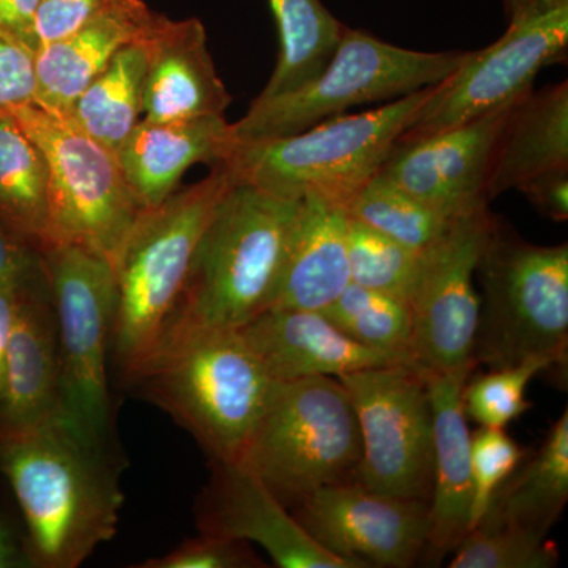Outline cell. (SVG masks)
I'll return each mask as SVG.
<instances>
[{
	"mask_svg": "<svg viewBox=\"0 0 568 568\" xmlns=\"http://www.w3.org/2000/svg\"><path fill=\"white\" fill-rule=\"evenodd\" d=\"M0 474L24 518L37 568H77L118 534L119 459L61 407L32 417L0 413Z\"/></svg>",
	"mask_w": 568,
	"mask_h": 568,
	"instance_id": "1",
	"label": "cell"
},
{
	"mask_svg": "<svg viewBox=\"0 0 568 568\" xmlns=\"http://www.w3.org/2000/svg\"><path fill=\"white\" fill-rule=\"evenodd\" d=\"M301 201L231 183L197 242L156 347L194 332L239 331L271 306Z\"/></svg>",
	"mask_w": 568,
	"mask_h": 568,
	"instance_id": "2",
	"label": "cell"
},
{
	"mask_svg": "<svg viewBox=\"0 0 568 568\" xmlns=\"http://www.w3.org/2000/svg\"><path fill=\"white\" fill-rule=\"evenodd\" d=\"M125 386L174 418L211 462L237 463L275 381L239 331L160 345Z\"/></svg>",
	"mask_w": 568,
	"mask_h": 568,
	"instance_id": "3",
	"label": "cell"
},
{
	"mask_svg": "<svg viewBox=\"0 0 568 568\" xmlns=\"http://www.w3.org/2000/svg\"><path fill=\"white\" fill-rule=\"evenodd\" d=\"M439 84L376 110L336 115L290 136L241 142L223 164L233 182L284 200L316 193L347 205L379 173L402 134L433 102Z\"/></svg>",
	"mask_w": 568,
	"mask_h": 568,
	"instance_id": "4",
	"label": "cell"
},
{
	"mask_svg": "<svg viewBox=\"0 0 568 568\" xmlns=\"http://www.w3.org/2000/svg\"><path fill=\"white\" fill-rule=\"evenodd\" d=\"M233 179L224 164L203 181L145 209L115 264L118 306L111 358L122 381L159 345L189 276L197 242Z\"/></svg>",
	"mask_w": 568,
	"mask_h": 568,
	"instance_id": "5",
	"label": "cell"
},
{
	"mask_svg": "<svg viewBox=\"0 0 568 568\" xmlns=\"http://www.w3.org/2000/svg\"><path fill=\"white\" fill-rule=\"evenodd\" d=\"M484 298L476 364L489 369L521 362L566 368L568 245H536L508 233L495 216L477 264Z\"/></svg>",
	"mask_w": 568,
	"mask_h": 568,
	"instance_id": "6",
	"label": "cell"
},
{
	"mask_svg": "<svg viewBox=\"0 0 568 568\" xmlns=\"http://www.w3.org/2000/svg\"><path fill=\"white\" fill-rule=\"evenodd\" d=\"M362 458L353 402L336 377L274 383L239 465L286 506L317 489L355 480Z\"/></svg>",
	"mask_w": 568,
	"mask_h": 568,
	"instance_id": "7",
	"label": "cell"
},
{
	"mask_svg": "<svg viewBox=\"0 0 568 568\" xmlns=\"http://www.w3.org/2000/svg\"><path fill=\"white\" fill-rule=\"evenodd\" d=\"M467 55L405 50L345 28L315 80L282 95L254 100L244 118L233 123L235 138L241 144L290 136L358 104L402 99L447 80Z\"/></svg>",
	"mask_w": 568,
	"mask_h": 568,
	"instance_id": "8",
	"label": "cell"
},
{
	"mask_svg": "<svg viewBox=\"0 0 568 568\" xmlns=\"http://www.w3.org/2000/svg\"><path fill=\"white\" fill-rule=\"evenodd\" d=\"M11 114L39 145L50 168L48 248L80 246L115 267L134 223L145 211L118 155L36 104Z\"/></svg>",
	"mask_w": 568,
	"mask_h": 568,
	"instance_id": "9",
	"label": "cell"
},
{
	"mask_svg": "<svg viewBox=\"0 0 568 568\" xmlns=\"http://www.w3.org/2000/svg\"><path fill=\"white\" fill-rule=\"evenodd\" d=\"M59 338V406L85 435L111 444L108 361L118 282L103 257L73 245L41 252Z\"/></svg>",
	"mask_w": 568,
	"mask_h": 568,
	"instance_id": "10",
	"label": "cell"
},
{
	"mask_svg": "<svg viewBox=\"0 0 568 568\" xmlns=\"http://www.w3.org/2000/svg\"><path fill=\"white\" fill-rule=\"evenodd\" d=\"M336 379L346 388L361 428L355 480L384 495L429 500L435 436L424 373L413 366H384Z\"/></svg>",
	"mask_w": 568,
	"mask_h": 568,
	"instance_id": "11",
	"label": "cell"
},
{
	"mask_svg": "<svg viewBox=\"0 0 568 568\" xmlns=\"http://www.w3.org/2000/svg\"><path fill=\"white\" fill-rule=\"evenodd\" d=\"M508 29L485 50L469 52L444 80L429 106L398 142L420 140L534 91L545 67L562 61L568 48V2L508 18Z\"/></svg>",
	"mask_w": 568,
	"mask_h": 568,
	"instance_id": "12",
	"label": "cell"
},
{
	"mask_svg": "<svg viewBox=\"0 0 568 568\" xmlns=\"http://www.w3.org/2000/svg\"><path fill=\"white\" fill-rule=\"evenodd\" d=\"M493 222L495 216L488 207L457 216L446 234L422 254L420 274L409 302L413 358L418 372L446 373L476 364L480 297L474 275Z\"/></svg>",
	"mask_w": 568,
	"mask_h": 568,
	"instance_id": "13",
	"label": "cell"
},
{
	"mask_svg": "<svg viewBox=\"0 0 568 568\" xmlns=\"http://www.w3.org/2000/svg\"><path fill=\"white\" fill-rule=\"evenodd\" d=\"M291 511L321 547L361 568L416 566L428 536V500L384 495L357 480L317 489Z\"/></svg>",
	"mask_w": 568,
	"mask_h": 568,
	"instance_id": "14",
	"label": "cell"
},
{
	"mask_svg": "<svg viewBox=\"0 0 568 568\" xmlns=\"http://www.w3.org/2000/svg\"><path fill=\"white\" fill-rule=\"evenodd\" d=\"M518 100L432 136L396 142L377 174L447 219L487 209L493 151Z\"/></svg>",
	"mask_w": 568,
	"mask_h": 568,
	"instance_id": "15",
	"label": "cell"
},
{
	"mask_svg": "<svg viewBox=\"0 0 568 568\" xmlns=\"http://www.w3.org/2000/svg\"><path fill=\"white\" fill-rule=\"evenodd\" d=\"M194 503L201 534L248 541L282 568H361L321 547L260 477L239 463L211 462Z\"/></svg>",
	"mask_w": 568,
	"mask_h": 568,
	"instance_id": "16",
	"label": "cell"
},
{
	"mask_svg": "<svg viewBox=\"0 0 568 568\" xmlns=\"http://www.w3.org/2000/svg\"><path fill=\"white\" fill-rule=\"evenodd\" d=\"M474 366L476 364L446 373H424L432 396L435 436L428 536L420 558L429 567H439L454 555L470 529V432L462 395Z\"/></svg>",
	"mask_w": 568,
	"mask_h": 568,
	"instance_id": "17",
	"label": "cell"
},
{
	"mask_svg": "<svg viewBox=\"0 0 568 568\" xmlns=\"http://www.w3.org/2000/svg\"><path fill=\"white\" fill-rule=\"evenodd\" d=\"M142 43L148 50L142 121L224 115L233 97L216 73L203 22L156 14Z\"/></svg>",
	"mask_w": 568,
	"mask_h": 568,
	"instance_id": "18",
	"label": "cell"
},
{
	"mask_svg": "<svg viewBox=\"0 0 568 568\" xmlns=\"http://www.w3.org/2000/svg\"><path fill=\"white\" fill-rule=\"evenodd\" d=\"M239 332L275 383L409 366L392 355L358 345L321 312L268 308Z\"/></svg>",
	"mask_w": 568,
	"mask_h": 568,
	"instance_id": "19",
	"label": "cell"
},
{
	"mask_svg": "<svg viewBox=\"0 0 568 568\" xmlns=\"http://www.w3.org/2000/svg\"><path fill=\"white\" fill-rule=\"evenodd\" d=\"M156 13L142 0H115L88 22L36 52V106L67 118L84 89L126 44L151 32Z\"/></svg>",
	"mask_w": 568,
	"mask_h": 568,
	"instance_id": "20",
	"label": "cell"
},
{
	"mask_svg": "<svg viewBox=\"0 0 568 568\" xmlns=\"http://www.w3.org/2000/svg\"><path fill=\"white\" fill-rule=\"evenodd\" d=\"M233 123L224 115L141 121L119 149L126 182L145 209L155 207L178 190L193 164H223L237 148Z\"/></svg>",
	"mask_w": 568,
	"mask_h": 568,
	"instance_id": "21",
	"label": "cell"
},
{
	"mask_svg": "<svg viewBox=\"0 0 568 568\" xmlns=\"http://www.w3.org/2000/svg\"><path fill=\"white\" fill-rule=\"evenodd\" d=\"M347 220L346 205L338 201L316 193L302 197L268 308L323 312L334 304L351 283Z\"/></svg>",
	"mask_w": 568,
	"mask_h": 568,
	"instance_id": "22",
	"label": "cell"
},
{
	"mask_svg": "<svg viewBox=\"0 0 568 568\" xmlns=\"http://www.w3.org/2000/svg\"><path fill=\"white\" fill-rule=\"evenodd\" d=\"M59 338L47 267L18 293L0 413L32 417L59 409Z\"/></svg>",
	"mask_w": 568,
	"mask_h": 568,
	"instance_id": "23",
	"label": "cell"
},
{
	"mask_svg": "<svg viewBox=\"0 0 568 568\" xmlns=\"http://www.w3.org/2000/svg\"><path fill=\"white\" fill-rule=\"evenodd\" d=\"M558 170H568L567 81L526 93L508 112L489 164L488 200Z\"/></svg>",
	"mask_w": 568,
	"mask_h": 568,
	"instance_id": "24",
	"label": "cell"
},
{
	"mask_svg": "<svg viewBox=\"0 0 568 568\" xmlns=\"http://www.w3.org/2000/svg\"><path fill=\"white\" fill-rule=\"evenodd\" d=\"M568 503V413L552 424L537 454L521 462L478 525L514 526L548 537ZM477 525V526H478Z\"/></svg>",
	"mask_w": 568,
	"mask_h": 568,
	"instance_id": "25",
	"label": "cell"
},
{
	"mask_svg": "<svg viewBox=\"0 0 568 568\" xmlns=\"http://www.w3.org/2000/svg\"><path fill=\"white\" fill-rule=\"evenodd\" d=\"M0 223L40 253L50 246V168L11 112L0 114Z\"/></svg>",
	"mask_w": 568,
	"mask_h": 568,
	"instance_id": "26",
	"label": "cell"
},
{
	"mask_svg": "<svg viewBox=\"0 0 568 568\" xmlns=\"http://www.w3.org/2000/svg\"><path fill=\"white\" fill-rule=\"evenodd\" d=\"M148 50L141 41L126 44L84 89L65 121L118 153L142 121Z\"/></svg>",
	"mask_w": 568,
	"mask_h": 568,
	"instance_id": "27",
	"label": "cell"
},
{
	"mask_svg": "<svg viewBox=\"0 0 568 568\" xmlns=\"http://www.w3.org/2000/svg\"><path fill=\"white\" fill-rule=\"evenodd\" d=\"M280 36L278 62L257 99L295 91L315 80L334 54L346 26L321 0H268Z\"/></svg>",
	"mask_w": 568,
	"mask_h": 568,
	"instance_id": "28",
	"label": "cell"
},
{
	"mask_svg": "<svg viewBox=\"0 0 568 568\" xmlns=\"http://www.w3.org/2000/svg\"><path fill=\"white\" fill-rule=\"evenodd\" d=\"M323 315L343 334L377 353L416 368L413 358V313L405 301L349 283Z\"/></svg>",
	"mask_w": 568,
	"mask_h": 568,
	"instance_id": "29",
	"label": "cell"
},
{
	"mask_svg": "<svg viewBox=\"0 0 568 568\" xmlns=\"http://www.w3.org/2000/svg\"><path fill=\"white\" fill-rule=\"evenodd\" d=\"M355 222L386 235L410 252L424 254L446 234L452 220L376 174L346 205Z\"/></svg>",
	"mask_w": 568,
	"mask_h": 568,
	"instance_id": "30",
	"label": "cell"
},
{
	"mask_svg": "<svg viewBox=\"0 0 568 568\" xmlns=\"http://www.w3.org/2000/svg\"><path fill=\"white\" fill-rule=\"evenodd\" d=\"M346 239L351 283L409 304L420 274L422 254L353 219L347 220Z\"/></svg>",
	"mask_w": 568,
	"mask_h": 568,
	"instance_id": "31",
	"label": "cell"
},
{
	"mask_svg": "<svg viewBox=\"0 0 568 568\" xmlns=\"http://www.w3.org/2000/svg\"><path fill=\"white\" fill-rule=\"evenodd\" d=\"M559 552L548 537L514 526L478 525L452 555L450 568H552Z\"/></svg>",
	"mask_w": 568,
	"mask_h": 568,
	"instance_id": "32",
	"label": "cell"
},
{
	"mask_svg": "<svg viewBox=\"0 0 568 568\" xmlns=\"http://www.w3.org/2000/svg\"><path fill=\"white\" fill-rule=\"evenodd\" d=\"M547 369V362L532 358L467 379L462 395L466 418L487 428H506L532 406L526 390L530 381Z\"/></svg>",
	"mask_w": 568,
	"mask_h": 568,
	"instance_id": "33",
	"label": "cell"
},
{
	"mask_svg": "<svg viewBox=\"0 0 568 568\" xmlns=\"http://www.w3.org/2000/svg\"><path fill=\"white\" fill-rule=\"evenodd\" d=\"M526 450L506 428L480 426L470 433V473H473V507L470 529L476 528L491 506L493 497L518 469ZM469 529V530H470Z\"/></svg>",
	"mask_w": 568,
	"mask_h": 568,
	"instance_id": "34",
	"label": "cell"
},
{
	"mask_svg": "<svg viewBox=\"0 0 568 568\" xmlns=\"http://www.w3.org/2000/svg\"><path fill=\"white\" fill-rule=\"evenodd\" d=\"M140 568H261L264 560L248 541L201 534L189 538L160 558L138 564Z\"/></svg>",
	"mask_w": 568,
	"mask_h": 568,
	"instance_id": "35",
	"label": "cell"
},
{
	"mask_svg": "<svg viewBox=\"0 0 568 568\" xmlns=\"http://www.w3.org/2000/svg\"><path fill=\"white\" fill-rule=\"evenodd\" d=\"M36 52L0 29V114L36 104Z\"/></svg>",
	"mask_w": 568,
	"mask_h": 568,
	"instance_id": "36",
	"label": "cell"
},
{
	"mask_svg": "<svg viewBox=\"0 0 568 568\" xmlns=\"http://www.w3.org/2000/svg\"><path fill=\"white\" fill-rule=\"evenodd\" d=\"M114 2L115 0H39L33 21L37 47L63 39Z\"/></svg>",
	"mask_w": 568,
	"mask_h": 568,
	"instance_id": "37",
	"label": "cell"
},
{
	"mask_svg": "<svg viewBox=\"0 0 568 568\" xmlns=\"http://www.w3.org/2000/svg\"><path fill=\"white\" fill-rule=\"evenodd\" d=\"M43 271L39 250L0 223V287L21 290Z\"/></svg>",
	"mask_w": 568,
	"mask_h": 568,
	"instance_id": "38",
	"label": "cell"
},
{
	"mask_svg": "<svg viewBox=\"0 0 568 568\" xmlns=\"http://www.w3.org/2000/svg\"><path fill=\"white\" fill-rule=\"evenodd\" d=\"M518 192L551 222L568 220V170L551 171L523 183Z\"/></svg>",
	"mask_w": 568,
	"mask_h": 568,
	"instance_id": "39",
	"label": "cell"
},
{
	"mask_svg": "<svg viewBox=\"0 0 568 568\" xmlns=\"http://www.w3.org/2000/svg\"><path fill=\"white\" fill-rule=\"evenodd\" d=\"M39 0H0V29L17 37L33 52L37 47L33 21Z\"/></svg>",
	"mask_w": 568,
	"mask_h": 568,
	"instance_id": "40",
	"label": "cell"
},
{
	"mask_svg": "<svg viewBox=\"0 0 568 568\" xmlns=\"http://www.w3.org/2000/svg\"><path fill=\"white\" fill-rule=\"evenodd\" d=\"M0 568H37L28 532L21 534L0 510Z\"/></svg>",
	"mask_w": 568,
	"mask_h": 568,
	"instance_id": "41",
	"label": "cell"
},
{
	"mask_svg": "<svg viewBox=\"0 0 568 568\" xmlns=\"http://www.w3.org/2000/svg\"><path fill=\"white\" fill-rule=\"evenodd\" d=\"M18 293L20 290L0 287V395L6 381V357L9 347L11 331H13L14 316L18 308Z\"/></svg>",
	"mask_w": 568,
	"mask_h": 568,
	"instance_id": "42",
	"label": "cell"
},
{
	"mask_svg": "<svg viewBox=\"0 0 568 568\" xmlns=\"http://www.w3.org/2000/svg\"><path fill=\"white\" fill-rule=\"evenodd\" d=\"M506 2L507 17H517L529 10L541 9V7L556 6V3L568 2V0H504Z\"/></svg>",
	"mask_w": 568,
	"mask_h": 568,
	"instance_id": "43",
	"label": "cell"
}]
</instances>
